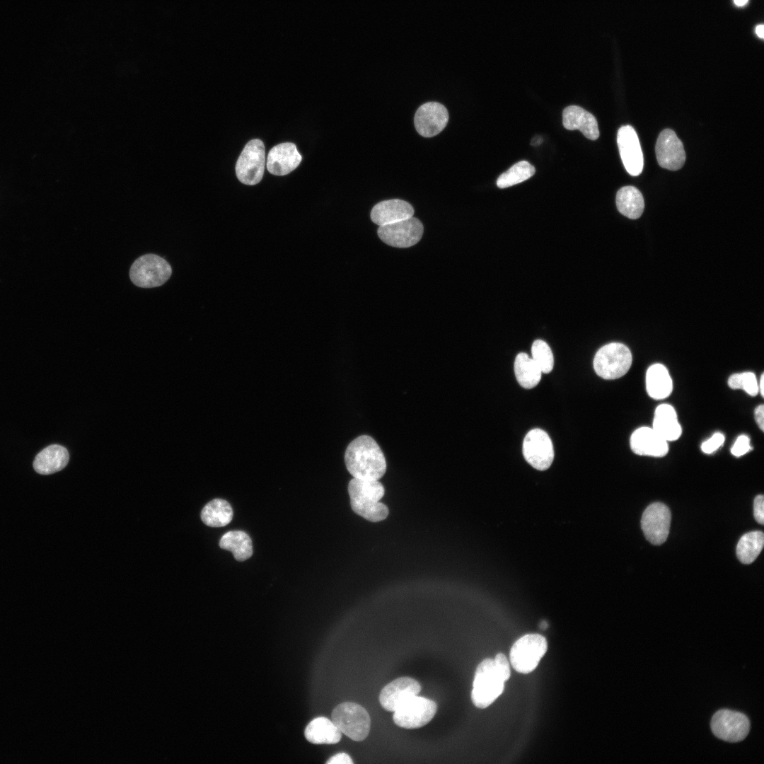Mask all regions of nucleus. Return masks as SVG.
Returning <instances> with one entry per match:
<instances>
[{
	"label": "nucleus",
	"mask_w": 764,
	"mask_h": 764,
	"mask_svg": "<svg viewBox=\"0 0 764 764\" xmlns=\"http://www.w3.org/2000/svg\"><path fill=\"white\" fill-rule=\"evenodd\" d=\"M763 382H764V378H763V374L761 375V376H760V381L758 383V390H759V392L760 393L762 397H763V390H764V388H763L764 383Z\"/></svg>",
	"instance_id": "ea45409f"
},
{
	"label": "nucleus",
	"mask_w": 764,
	"mask_h": 764,
	"mask_svg": "<svg viewBox=\"0 0 764 764\" xmlns=\"http://www.w3.org/2000/svg\"><path fill=\"white\" fill-rule=\"evenodd\" d=\"M302 157L296 146L291 142L279 144L269 151L267 159L268 171L275 175H285L298 167Z\"/></svg>",
	"instance_id": "a211bd4d"
},
{
	"label": "nucleus",
	"mask_w": 764,
	"mask_h": 764,
	"mask_svg": "<svg viewBox=\"0 0 764 764\" xmlns=\"http://www.w3.org/2000/svg\"><path fill=\"white\" fill-rule=\"evenodd\" d=\"M617 143L623 163L629 174L639 175L643 169L644 157L637 134L630 125L621 127Z\"/></svg>",
	"instance_id": "4468645a"
},
{
	"label": "nucleus",
	"mask_w": 764,
	"mask_h": 764,
	"mask_svg": "<svg viewBox=\"0 0 764 764\" xmlns=\"http://www.w3.org/2000/svg\"><path fill=\"white\" fill-rule=\"evenodd\" d=\"M514 372L517 381L524 388L536 386L542 372L535 361L524 352L519 353L514 361Z\"/></svg>",
	"instance_id": "c85d7f7f"
},
{
	"label": "nucleus",
	"mask_w": 764,
	"mask_h": 764,
	"mask_svg": "<svg viewBox=\"0 0 764 764\" xmlns=\"http://www.w3.org/2000/svg\"><path fill=\"white\" fill-rule=\"evenodd\" d=\"M652 429L666 441L677 440L681 436L682 429L673 407L661 404L656 408Z\"/></svg>",
	"instance_id": "5701e85b"
},
{
	"label": "nucleus",
	"mask_w": 764,
	"mask_h": 764,
	"mask_svg": "<svg viewBox=\"0 0 764 764\" xmlns=\"http://www.w3.org/2000/svg\"><path fill=\"white\" fill-rule=\"evenodd\" d=\"M756 33L757 34V35L759 37H760L762 39L763 38V37H764V25L763 24H760V25H758V26H756Z\"/></svg>",
	"instance_id": "58836bf2"
},
{
	"label": "nucleus",
	"mask_w": 764,
	"mask_h": 764,
	"mask_svg": "<svg viewBox=\"0 0 764 764\" xmlns=\"http://www.w3.org/2000/svg\"><path fill=\"white\" fill-rule=\"evenodd\" d=\"M331 718L338 729L353 741H363L369 733L370 716L359 704L351 702L339 704L333 709Z\"/></svg>",
	"instance_id": "20e7f679"
},
{
	"label": "nucleus",
	"mask_w": 764,
	"mask_h": 764,
	"mask_svg": "<svg viewBox=\"0 0 764 764\" xmlns=\"http://www.w3.org/2000/svg\"><path fill=\"white\" fill-rule=\"evenodd\" d=\"M525 460L534 468L547 470L554 459V449L549 435L540 429L528 432L523 442Z\"/></svg>",
	"instance_id": "f8f14e48"
},
{
	"label": "nucleus",
	"mask_w": 764,
	"mask_h": 764,
	"mask_svg": "<svg viewBox=\"0 0 764 764\" xmlns=\"http://www.w3.org/2000/svg\"><path fill=\"white\" fill-rule=\"evenodd\" d=\"M420 690L421 685L417 681L407 676L400 677L383 688L379 702L383 709L394 712L405 701L418 695Z\"/></svg>",
	"instance_id": "f3484780"
},
{
	"label": "nucleus",
	"mask_w": 764,
	"mask_h": 764,
	"mask_svg": "<svg viewBox=\"0 0 764 764\" xmlns=\"http://www.w3.org/2000/svg\"><path fill=\"white\" fill-rule=\"evenodd\" d=\"M448 120V113L445 106L437 102H428L417 109L414 122L420 135L432 137L445 128Z\"/></svg>",
	"instance_id": "dca6fc26"
},
{
	"label": "nucleus",
	"mask_w": 764,
	"mask_h": 764,
	"mask_svg": "<svg viewBox=\"0 0 764 764\" xmlns=\"http://www.w3.org/2000/svg\"><path fill=\"white\" fill-rule=\"evenodd\" d=\"M754 517L756 521L760 524L764 523V497L759 494L754 499Z\"/></svg>",
	"instance_id": "c9c22d12"
},
{
	"label": "nucleus",
	"mask_w": 764,
	"mask_h": 764,
	"mask_svg": "<svg viewBox=\"0 0 764 764\" xmlns=\"http://www.w3.org/2000/svg\"><path fill=\"white\" fill-rule=\"evenodd\" d=\"M728 386L731 389H742L751 396H756L759 392L758 382L753 372L732 374L728 379Z\"/></svg>",
	"instance_id": "473e14b6"
},
{
	"label": "nucleus",
	"mask_w": 764,
	"mask_h": 764,
	"mask_svg": "<svg viewBox=\"0 0 764 764\" xmlns=\"http://www.w3.org/2000/svg\"><path fill=\"white\" fill-rule=\"evenodd\" d=\"M532 359L542 373H550L554 366V357L549 345L543 340H536L531 347Z\"/></svg>",
	"instance_id": "2f4dec72"
},
{
	"label": "nucleus",
	"mask_w": 764,
	"mask_h": 764,
	"mask_svg": "<svg viewBox=\"0 0 764 764\" xmlns=\"http://www.w3.org/2000/svg\"><path fill=\"white\" fill-rule=\"evenodd\" d=\"M764 543L762 531H751L743 535L736 546L737 557L743 564H751L761 552Z\"/></svg>",
	"instance_id": "c756f323"
},
{
	"label": "nucleus",
	"mask_w": 764,
	"mask_h": 764,
	"mask_svg": "<svg viewBox=\"0 0 764 764\" xmlns=\"http://www.w3.org/2000/svg\"><path fill=\"white\" fill-rule=\"evenodd\" d=\"M616 206L623 215L631 219H636L643 213L644 198L637 187L625 186L621 187L616 194Z\"/></svg>",
	"instance_id": "a878e982"
},
{
	"label": "nucleus",
	"mask_w": 764,
	"mask_h": 764,
	"mask_svg": "<svg viewBox=\"0 0 764 764\" xmlns=\"http://www.w3.org/2000/svg\"><path fill=\"white\" fill-rule=\"evenodd\" d=\"M535 172L534 166L530 163L526 161H519L499 175L497 185L499 188L511 187L528 180Z\"/></svg>",
	"instance_id": "7c9ffc66"
},
{
	"label": "nucleus",
	"mask_w": 764,
	"mask_h": 764,
	"mask_svg": "<svg viewBox=\"0 0 764 764\" xmlns=\"http://www.w3.org/2000/svg\"><path fill=\"white\" fill-rule=\"evenodd\" d=\"M436 710L434 701L417 695L405 701L393 712V719L402 728L417 729L428 724Z\"/></svg>",
	"instance_id": "6e6552de"
},
{
	"label": "nucleus",
	"mask_w": 764,
	"mask_h": 764,
	"mask_svg": "<svg viewBox=\"0 0 764 764\" xmlns=\"http://www.w3.org/2000/svg\"><path fill=\"white\" fill-rule=\"evenodd\" d=\"M204 523L211 527H223L233 519V510L230 504L222 499H214L207 503L201 511Z\"/></svg>",
	"instance_id": "cd10ccee"
},
{
	"label": "nucleus",
	"mask_w": 764,
	"mask_h": 764,
	"mask_svg": "<svg viewBox=\"0 0 764 764\" xmlns=\"http://www.w3.org/2000/svg\"><path fill=\"white\" fill-rule=\"evenodd\" d=\"M632 361V353L625 345L611 342L600 348L594 359V368L604 379H616L624 376Z\"/></svg>",
	"instance_id": "39448f33"
},
{
	"label": "nucleus",
	"mask_w": 764,
	"mask_h": 764,
	"mask_svg": "<svg viewBox=\"0 0 764 764\" xmlns=\"http://www.w3.org/2000/svg\"><path fill=\"white\" fill-rule=\"evenodd\" d=\"M219 546L231 551L238 561H244L253 555V544L250 536L241 531H231L224 533Z\"/></svg>",
	"instance_id": "bb28decb"
},
{
	"label": "nucleus",
	"mask_w": 764,
	"mask_h": 764,
	"mask_svg": "<svg viewBox=\"0 0 764 764\" xmlns=\"http://www.w3.org/2000/svg\"><path fill=\"white\" fill-rule=\"evenodd\" d=\"M327 764H352L351 757L345 753H339L332 756L326 761Z\"/></svg>",
	"instance_id": "e433bc0d"
},
{
	"label": "nucleus",
	"mask_w": 764,
	"mask_h": 764,
	"mask_svg": "<svg viewBox=\"0 0 764 764\" xmlns=\"http://www.w3.org/2000/svg\"><path fill=\"white\" fill-rule=\"evenodd\" d=\"M423 234V225L413 216L381 226L378 235L385 243L396 248H408L417 243Z\"/></svg>",
	"instance_id": "9d476101"
},
{
	"label": "nucleus",
	"mask_w": 764,
	"mask_h": 764,
	"mask_svg": "<svg viewBox=\"0 0 764 764\" xmlns=\"http://www.w3.org/2000/svg\"><path fill=\"white\" fill-rule=\"evenodd\" d=\"M306 739L314 744H334L338 743L342 732L333 722L326 717L313 719L306 726L304 731Z\"/></svg>",
	"instance_id": "b1692460"
},
{
	"label": "nucleus",
	"mask_w": 764,
	"mask_h": 764,
	"mask_svg": "<svg viewBox=\"0 0 764 764\" xmlns=\"http://www.w3.org/2000/svg\"><path fill=\"white\" fill-rule=\"evenodd\" d=\"M562 123L567 129H579L591 140H596L599 137L596 119L591 113L579 106L570 105L565 108L562 112Z\"/></svg>",
	"instance_id": "412c9836"
},
{
	"label": "nucleus",
	"mask_w": 764,
	"mask_h": 764,
	"mask_svg": "<svg viewBox=\"0 0 764 764\" xmlns=\"http://www.w3.org/2000/svg\"><path fill=\"white\" fill-rule=\"evenodd\" d=\"M547 649V640L541 635H525L516 640L511 648V664L516 671L528 673L538 665Z\"/></svg>",
	"instance_id": "0eeeda50"
},
{
	"label": "nucleus",
	"mask_w": 764,
	"mask_h": 764,
	"mask_svg": "<svg viewBox=\"0 0 764 764\" xmlns=\"http://www.w3.org/2000/svg\"><path fill=\"white\" fill-rule=\"evenodd\" d=\"M754 417L756 422L760 429L764 430V406L763 405H758L754 411Z\"/></svg>",
	"instance_id": "4c0bfd02"
},
{
	"label": "nucleus",
	"mask_w": 764,
	"mask_h": 764,
	"mask_svg": "<svg viewBox=\"0 0 764 764\" xmlns=\"http://www.w3.org/2000/svg\"><path fill=\"white\" fill-rule=\"evenodd\" d=\"M171 274L170 264L155 254L140 256L132 263L129 270L131 281L141 288L160 286L168 280Z\"/></svg>",
	"instance_id": "423d86ee"
},
{
	"label": "nucleus",
	"mask_w": 764,
	"mask_h": 764,
	"mask_svg": "<svg viewBox=\"0 0 764 764\" xmlns=\"http://www.w3.org/2000/svg\"><path fill=\"white\" fill-rule=\"evenodd\" d=\"M724 434L717 432L702 444L701 450L705 453H712L720 448L724 442Z\"/></svg>",
	"instance_id": "72a5a7b5"
},
{
	"label": "nucleus",
	"mask_w": 764,
	"mask_h": 764,
	"mask_svg": "<svg viewBox=\"0 0 764 764\" xmlns=\"http://www.w3.org/2000/svg\"><path fill=\"white\" fill-rule=\"evenodd\" d=\"M345 462L353 478L378 480L386 470L384 454L376 441L370 436L361 435L347 446Z\"/></svg>",
	"instance_id": "f03ea898"
},
{
	"label": "nucleus",
	"mask_w": 764,
	"mask_h": 764,
	"mask_svg": "<svg viewBox=\"0 0 764 764\" xmlns=\"http://www.w3.org/2000/svg\"><path fill=\"white\" fill-rule=\"evenodd\" d=\"M546 626H547V625H546V622H543V623H542V625H541V627H542V628L543 629V628H545V627H546Z\"/></svg>",
	"instance_id": "79ce46f5"
},
{
	"label": "nucleus",
	"mask_w": 764,
	"mask_h": 764,
	"mask_svg": "<svg viewBox=\"0 0 764 764\" xmlns=\"http://www.w3.org/2000/svg\"><path fill=\"white\" fill-rule=\"evenodd\" d=\"M671 514L663 503L650 504L643 512L641 526L646 539L653 545L664 543L669 533Z\"/></svg>",
	"instance_id": "ddd939ff"
},
{
	"label": "nucleus",
	"mask_w": 764,
	"mask_h": 764,
	"mask_svg": "<svg viewBox=\"0 0 764 764\" xmlns=\"http://www.w3.org/2000/svg\"><path fill=\"white\" fill-rule=\"evenodd\" d=\"M734 1L736 5L739 6H742L747 3L748 0H734Z\"/></svg>",
	"instance_id": "a19ab883"
},
{
	"label": "nucleus",
	"mask_w": 764,
	"mask_h": 764,
	"mask_svg": "<svg viewBox=\"0 0 764 764\" xmlns=\"http://www.w3.org/2000/svg\"><path fill=\"white\" fill-rule=\"evenodd\" d=\"M632 451L639 456L663 457L668 451V441L652 428L642 427L636 429L630 436Z\"/></svg>",
	"instance_id": "6ab92c4d"
},
{
	"label": "nucleus",
	"mask_w": 764,
	"mask_h": 764,
	"mask_svg": "<svg viewBox=\"0 0 764 764\" xmlns=\"http://www.w3.org/2000/svg\"><path fill=\"white\" fill-rule=\"evenodd\" d=\"M646 389L655 400L667 398L672 392L673 382L667 369L661 364L649 367L646 374Z\"/></svg>",
	"instance_id": "393cba45"
},
{
	"label": "nucleus",
	"mask_w": 764,
	"mask_h": 764,
	"mask_svg": "<svg viewBox=\"0 0 764 764\" xmlns=\"http://www.w3.org/2000/svg\"><path fill=\"white\" fill-rule=\"evenodd\" d=\"M69 455L66 448L52 444L41 451L33 462L34 470L41 475H50L60 471L69 462Z\"/></svg>",
	"instance_id": "4be33fe9"
},
{
	"label": "nucleus",
	"mask_w": 764,
	"mask_h": 764,
	"mask_svg": "<svg viewBox=\"0 0 764 764\" xmlns=\"http://www.w3.org/2000/svg\"><path fill=\"white\" fill-rule=\"evenodd\" d=\"M265 166V145L260 139H252L246 144L238 158L236 176L243 184L256 185L262 178Z\"/></svg>",
	"instance_id": "1a4fd4ad"
},
{
	"label": "nucleus",
	"mask_w": 764,
	"mask_h": 764,
	"mask_svg": "<svg viewBox=\"0 0 764 764\" xmlns=\"http://www.w3.org/2000/svg\"><path fill=\"white\" fill-rule=\"evenodd\" d=\"M510 675L509 663L504 654H497L494 659L482 661L477 666L473 683L471 700L475 706H490L502 693Z\"/></svg>",
	"instance_id": "f257e3e1"
},
{
	"label": "nucleus",
	"mask_w": 764,
	"mask_h": 764,
	"mask_svg": "<svg viewBox=\"0 0 764 764\" xmlns=\"http://www.w3.org/2000/svg\"><path fill=\"white\" fill-rule=\"evenodd\" d=\"M751 449L750 439L746 435H740L731 447V453L736 457H740Z\"/></svg>",
	"instance_id": "f704fd0d"
},
{
	"label": "nucleus",
	"mask_w": 764,
	"mask_h": 764,
	"mask_svg": "<svg viewBox=\"0 0 764 764\" xmlns=\"http://www.w3.org/2000/svg\"><path fill=\"white\" fill-rule=\"evenodd\" d=\"M348 492L351 507L357 514L372 522L381 521L388 516L387 506L380 502L385 490L378 480L353 478L349 482Z\"/></svg>",
	"instance_id": "7ed1b4c3"
},
{
	"label": "nucleus",
	"mask_w": 764,
	"mask_h": 764,
	"mask_svg": "<svg viewBox=\"0 0 764 764\" xmlns=\"http://www.w3.org/2000/svg\"><path fill=\"white\" fill-rule=\"evenodd\" d=\"M655 152L659 166L668 170H678L685 161L683 144L670 129H664L659 134Z\"/></svg>",
	"instance_id": "2eb2a0df"
},
{
	"label": "nucleus",
	"mask_w": 764,
	"mask_h": 764,
	"mask_svg": "<svg viewBox=\"0 0 764 764\" xmlns=\"http://www.w3.org/2000/svg\"><path fill=\"white\" fill-rule=\"evenodd\" d=\"M413 214L414 209L410 204L393 199L376 204L371 212V219L381 226L412 217Z\"/></svg>",
	"instance_id": "aec40b11"
},
{
	"label": "nucleus",
	"mask_w": 764,
	"mask_h": 764,
	"mask_svg": "<svg viewBox=\"0 0 764 764\" xmlns=\"http://www.w3.org/2000/svg\"><path fill=\"white\" fill-rule=\"evenodd\" d=\"M710 726L717 738L729 742L742 741L750 730L749 719L744 714L727 709L713 715Z\"/></svg>",
	"instance_id": "9b49d317"
}]
</instances>
